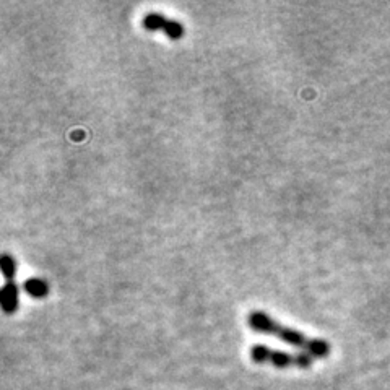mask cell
<instances>
[{
    "label": "cell",
    "instance_id": "obj_1",
    "mask_svg": "<svg viewBox=\"0 0 390 390\" xmlns=\"http://www.w3.org/2000/svg\"><path fill=\"white\" fill-rule=\"evenodd\" d=\"M247 324L250 328H254L255 332L267 333V335L280 338L282 342H286L289 345H293V347L301 348L306 355L309 356L325 358V356H328V353H330V345L324 342V340L306 337L304 333L293 330V328L280 324V322L272 319L270 316H267L265 312L262 311L250 312L247 316Z\"/></svg>",
    "mask_w": 390,
    "mask_h": 390
},
{
    "label": "cell",
    "instance_id": "obj_2",
    "mask_svg": "<svg viewBox=\"0 0 390 390\" xmlns=\"http://www.w3.org/2000/svg\"><path fill=\"white\" fill-rule=\"evenodd\" d=\"M250 356H252V360L257 361V363H270L278 367H288V366L309 367L312 364V356L306 353L291 355V353H285V351L272 350L269 347H260V345L252 348Z\"/></svg>",
    "mask_w": 390,
    "mask_h": 390
},
{
    "label": "cell",
    "instance_id": "obj_3",
    "mask_svg": "<svg viewBox=\"0 0 390 390\" xmlns=\"http://www.w3.org/2000/svg\"><path fill=\"white\" fill-rule=\"evenodd\" d=\"M142 25L145 30L161 31L171 39H181L184 35H186V28H184L181 21L168 18V16L156 13V12H150L145 15L142 20Z\"/></svg>",
    "mask_w": 390,
    "mask_h": 390
},
{
    "label": "cell",
    "instance_id": "obj_4",
    "mask_svg": "<svg viewBox=\"0 0 390 390\" xmlns=\"http://www.w3.org/2000/svg\"><path fill=\"white\" fill-rule=\"evenodd\" d=\"M18 285L13 282H5L2 286V293H0V303H2V309L7 314H13L18 309Z\"/></svg>",
    "mask_w": 390,
    "mask_h": 390
},
{
    "label": "cell",
    "instance_id": "obj_5",
    "mask_svg": "<svg viewBox=\"0 0 390 390\" xmlns=\"http://www.w3.org/2000/svg\"><path fill=\"white\" fill-rule=\"evenodd\" d=\"M23 289L33 298H46L49 294V285L43 278H30L23 283Z\"/></svg>",
    "mask_w": 390,
    "mask_h": 390
},
{
    "label": "cell",
    "instance_id": "obj_6",
    "mask_svg": "<svg viewBox=\"0 0 390 390\" xmlns=\"http://www.w3.org/2000/svg\"><path fill=\"white\" fill-rule=\"evenodd\" d=\"M0 265H2V273H4V277L7 278V282H13L15 273H16V262L12 255L4 254L2 260H0Z\"/></svg>",
    "mask_w": 390,
    "mask_h": 390
}]
</instances>
